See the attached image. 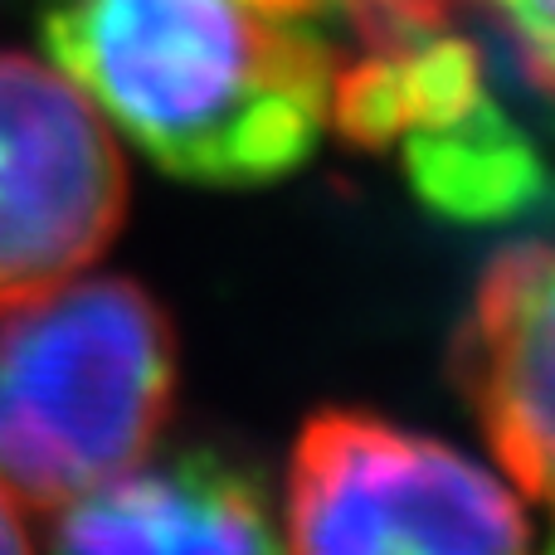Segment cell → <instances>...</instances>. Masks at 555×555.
Segmentation results:
<instances>
[{"mask_svg": "<svg viewBox=\"0 0 555 555\" xmlns=\"http://www.w3.org/2000/svg\"><path fill=\"white\" fill-rule=\"evenodd\" d=\"M54 64L162 171L269 185L332 127L341 0H59Z\"/></svg>", "mask_w": 555, "mask_h": 555, "instance_id": "6da1fadb", "label": "cell"}, {"mask_svg": "<svg viewBox=\"0 0 555 555\" xmlns=\"http://www.w3.org/2000/svg\"><path fill=\"white\" fill-rule=\"evenodd\" d=\"M176 332L132 278H83L0 312V488L59 512L152 459L176 404Z\"/></svg>", "mask_w": 555, "mask_h": 555, "instance_id": "7a4b0ae2", "label": "cell"}, {"mask_svg": "<svg viewBox=\"0 0 555 555\" xmlns=\"http://www.w3.org/2000/svg\"><path fill=\"white\" fill-rule=\"evenodd\" d=\"M287 555H531L521 502L453 443L322 410L287 463Z\"/></svg>", "mask_w": 555, "mask_h": 555, "instance_id": "3957f363", "label": "cell"}, {"mask_svg": "<svg viewBox=\"0 0 555 555\" xmlns=\"http://www.w3.org/2000/svg\"><path fill=\"white\" fill-rule=\"evenodd\" d=\"M122 210L113 122L59 64L0 54V312L88 273Z\"/></svg>", "mask_w": 555, "mask_h": 555, "instance_id": "277c9868", "label": "cell"}, {"mask_svg": "<svg viewBox=\"0 0 555 555\" xmlns=\"http://www.w3.org/2000/svg\"><path fill=\"white\" fill-rule=\"evenodd\" d=\"M453 375L502 468L555 502V244H517L482 273Z\"/></svg>", "mask_w": 555, "mask_h": 555, "instance_id": "5b68a950", "label": "cell"}, {"mask_svg": "<svg viewBox=\"0 0 555 555\" xmlns=\"http://www.w3.org/2000/svg\"><path fill=\"white\" fill-rule=\"evenodd\" d=\"M54 555H278L259 488L215 453L137 463L59 507Z\"/></svg>", "mask_w": 555, "mask_h": 555, "instance_id": "8992f818", "label": "cell"}, {"mask_svg": "<svg viewBox=\"0 0 555 555\" xmlns=\"http://www.w3.org/2000/svg\"><path fill=\"white\" fill-rule=\"evenodd\" d=\"M512 39L517 68L537 93H555V0H478Z\"/></svg>", "mask_w": 555, "mask_h": 555, "instance_id": "52a82bcc", "label": "cell"}, {"mask_svg": "<svg viewBox=\"0 0 555 555\" xmlns=\"http://www.w3.org/2000/svg\"><path fill=\"white\" fill-rule=\"evenodd\" d=\"M0 555H35L25 521H20V502L5 488H0Z\"/></svg>", "mask_w": 555, "mask_h": 555, "instance_id": "ba28073f", "label": "cell"}, {"mask_svg": "<svg viewBox=\"0 0 555 555\" xmlns=\"http://www.w3.org/2000/svg\"><path fill=\"white\" fill-rule=\"evenodd\" d=\"M551 555H555V541H551Z\"/></svg>", "mask_w": 555, "mask_h": 555, "instance_id": "9c48e42d", "label": "cell"}]
</instances>
